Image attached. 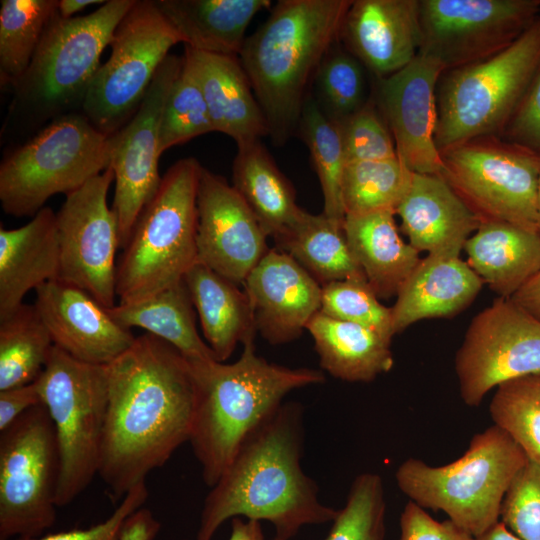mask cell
<instances>
[{
	"instance_id": "cell-1",
	"label": "cell",
	"mask_w": 540,
	"mask_h": 540,
	"mask_svg": "<svg viewBox=\"0 0 540 540\" xmlns=\"http://www.w3.org/2000/svg\"><path fill=\"white\" fill-rule=\"evenodd\" d=\"M106 370L98 476L119 500L189 441L197 384L191 363L149 333L136 337Z\"/></svg>"
},
{
	"instance_id": "cell-2",
	"label": "cell",
	"mask_w": 540,
	"mask_h": 540,
	"mask_svg": "<svg viewBox=\"0 0 540 540\" xmlns=\"http://www.w3.org/2000/svg\"><path fill=\"white\" fill-rule=\"evenodd\" d=\"M303 419L301 404L283 402L247 437L204 500L196 540H212L236 517L272 523L277 540L333 521L338 510L320 501L316 482L301 467Z\"/></svg>"
},
{
	"instance_id": "cell-3",
	"label": "cell",
	"mask_w": 540,
	"mask_h": 540,
	"mask_svg": "<svg viewBox=\"0 0 540 540\" xmlns=\"http://www.w3.org/2000/svg\"><path fill=\"white\" fill-rule=\"evenodd\" d=\"M352 0H280L238 58L275 145L297 132L309 83L339 41Z\"/></svg>"
},
{
	"instance_id": "cell-4",
	"label": "cell",
	"mask_w": 540,
	"mask_h": 540,
	"mask_svg": "<svg viewBox=\"0 0 540 540\" xmlns=\"http://www.w3.org/2000/svg\"><path fill=\"white\" fill-rule=\"evenodd\" d=\"M197 397L189 442L201 466L202 479L214 486L247 437L270 417L295 389L324 382L311 368L268 362L243 344L239 359L191 363Z\"/></svg>"
},
{
	"instance_id": "cell-5",
	"label": "cell",
	"mask_w": 540,
	"mask_h": 540,
	"mask_svg": "<svg viewBox=\"0 0 540 540\" xmlns=\"http://www.w3.org/2000/svg\"><path fill=\"white\" fill-rule=\"evenodd\" d=\"M527 460L521 447L493 424L476 433L455 461L431 466L408 458L397 468L395 479L410 501L444 512L476 538L499 521L504 496Z\"/></svg>"
},
{
	"instance_id": "cell-6",
	"label": "cell",
	"mask_w": 540,
	"mask_h": 540,
	"mask_svg": "<svg viewBox=\"0 0 540 540\" xmlns=\"http://www.w3.org/2000/svg\"><path fill=\"white\" fill-rule=\"evenodd\" d=\"M202 166L175 162L139 215L116 267L117 303L146 298L184 279L197 262V192Z\"/></svg>"
},
{
	"instance_id": "cell-7",
	"label": "cell",
	"mask_w": 540,
	"mask_h": 540,
	"mask_svg": "<svg viewBox=\"0 0 540 540\" xmlns=\"http://www.w3.org/2000/svg\"><path fill=\"white\" fill-rule=\"evenodd\" d=\"M540 65V17L512 45L445 71L437 85L435 143L440 151L504 132Z\"/></svg>"
},
{
	"instance_id": "cell-8",
	"label": "cell",
	"mask_w": 540,
	"mask_h": 540,
	"mask_svg": "<svg viewBox=\"0 0 540 540\" xmlns=\"http://www.w3.org/2000/svg\"><path fill=\"white\" fill-rule=\"evenodd\" d=\"M134 3L108 0L94 12L70 19L56 13L27 71L12 88L13 107L41 120L82 108L101 55Z\"/></svg>"
},
{
	"instance_id": "cell-9",
	"label": "cell",
	"mask_w": 540,
	"mask_h": 540,
	"mask_svg": "<svg viewBox=\"0 0 540 540\" xmlns=\"http://www.w3.org/2000/svg\"><path fill=\"white\" fill-rule=\"evenodd\" d=\"M111 135L83 113L53 119L3 158L0 202L11 216H34L52 196L68 195L109 168Z\"/></svg>"
},
{
	"instance_id": "cell-10",
	"label": "cell",
	"mask_w": 540,
	"mask_h": 540,
	"mask_svg": "<svg viewBox=\"0 0 540 540\" xmlns=\"http://www.w3.org/2000/svg\"><path fill=\"white\" fill-rule=\"evenodd\" d=\"M36 384L55 427L60 458L56 506L64 507L98 475L108 402L107 370L78 361L54 346Z\"/></svg>"
},
{
	"instance_id": "cell-11",
	"label": "cell",
	"mask_w": 540,
	"mask_h": 540,
	"mask_svg": "<svg viewBox=\"0 0 540 540\" xmlns=\"http://www.w3.org/2000/svg\"><path fill=\"white\" fill-rule=\"evenodd\" d=\"M441 176L480 222L537 229L540 154L501 140L475 138L440 151Z\"/></svg>"
},
{
	"instance_id": "cell-12",
	"label": "cell",
	"mask_w": 540,
	"mask_h": 540,
	"mask_svg": "<svg viewBox=\"0 0 540 540\" xmlns=\"http://www.w3.org/2000/svg\"><path fill=\"white\" fill-rule=\"evenodd\" d=\"M178 43H183L180 35L154 0H135L114 32L110 56L90 84L82 113L104 134H115L137 111Z\"/></svg>"
},
{
	"instance_id": "cell-13",
	"label": "cell",
	"mask_w": 540,
	"mask_h": 540,
	"mask_svg": "<svg viewBox=\"0 0 540 540\" xmlns=\"http://www.w3.org/2000/svg\"><path fill=\"white\" fill-rule=\"evenodd\" d=\"M60 458L43 404L0 432V540L43 535L56 520Z\"/></svg>"
},
{
	"instance_id": "cell-14",
	"label": "cell",
	"mask_w": 540,
	"mask_h": 540,
	"mask_svg": "<svg viewBox=\"0 0 540 540\" xmlns=\"http://www.w3.org/2000/svg\"><path fill=\"white\" fill-rule=\"evenodd\" d=\"M540 0H419V53L445 71L486 60L540 17Z\"/></svg>"
},
{
	"instance_id": "cell-15",
	"label": "cell",
	"mask_w": 540,
	"mask_h": 540,
	"mask_svg": "<svg viewBox=\"0 0 540 540\" xmlns=\"http://www.w3.org/2000/svg\"><path fill=\"white\" fill-rule=\"evenodd\" d=\"M455 371L469 407L505 381L540 372V320L511 298H497L471 320Z\"/></svg>"
},
{
	"instance_id": "cell-16",
	"label": "cell",
	"mask_w": 540,
	"mask_h": 540,
	"mask_svg": "<svg viewBox=\"0 0 540 540\" xmlns=\"http://www.w3.org/2000/svg\"><path fill=\"white\" fill-rule=\"evenodd\" d=\"M114 181L111 167L66 195L56 213L58 280L76 286L106 308L116 303L119 225L107 202Z\"/></svg>"
},
{
	"instance_id": "cell-17",
	"label": "cell",
	"mask_w": 540,
	"mask_h": 540,
	"mask_svg": "<svg viewBox=\"0 0 540 540\" xmlns=\"http://www.w3.org/2000/svg\"><path fill=\"white\" fill-rule=\"evenodd\" d=\"M183 65V57L169 55L159 67L139 108L131 119L111 135L110 166L115 190L112 210L119 225L120 248L157 192L160 123L169 90Z\"/></svg>"
},
{
	"instance_id": "cell-18",
	"label": "cell",
	"mask_w": 540,
	"mask_h": 540,
	"mask_svg": "<svg viewBox=\"0 0 540 540\" xmlns=\"http://www.w3.org/2000/svg\"><path fill=\"white\" fill-rule=\"evenodd\" d=\"M266 238L234 187L202 167L197 192V261L243 285L270 249Z\"/></svg>"
},
{
	"instance_id": "cell-19",
	"label": "cell",
	"mask_w": 540,
	"mask_h": 540,
	"mask_svg": "<svg viewBox=\"0 0 540 540\" xmlns=\"http://www.w3.org/2000/svg\"><path fill=\"white\" fill-rule=\"evenodd\" d=\"M444 68L418 54L398 72L377 79L376 104L392 134L397 157L413 173L440 175L435 143L437 85Z\"/></svg>"
},
{
	"instance_id": "cell-20",
	"label": "cell",
	"mask_w": 540,
	"mask_h": 540,
	"mask_svg": "<svg viewBox=\"0 0 540 540\" xmlns=\"http://www.w3.org/2000/svg\"><path fill=\"white\" fill-rule=\"evenodd\" d=\"M35 293L33 304L54 346L78 361L107 366L136 339L108 308L76 286L55 279L38 287Z\"/></svg>"
},
{
	"instance_id": "cell-21",
	"label": "cell",
	"mask_w": 540,
	"mask_h": 540,
	"mask_svg": "<svg viewBox=\"0 0 540 540\" xmlns=\"http://www.w3.org/2000/svg\"><path fill=\"white\" fill-rule=\"evenodd\" d=\"M243 286L256 329L271 344L297 339L321 309L322 285L278 248L269 249Z\"/></svg>"
},
{
	"instance_id": "cell-22",
	"label": "cell",
	"mask_w": 540,
	"mask_h": 540,
	"mask_svg": "<svg viewBox=\"0 0 540 540\" xmlns=\"http://www.w3.org/2000/svg\"><path fill=\"white\" fill-rule=\"evenodd\" d=\"M339 40L376 79L386 78L419 53V0H354Z\"/></svg>"
},
{
	"instance_id": "cell-23",
	"label": "cell",
	"mask_w": 540,
	"mask_h": 540,
	"mask_svg": "<svg viewBox=\"0 0 540 540\" xmlns=\"http://www.w3.org/2000/svg\"><path fill=\"white\" fill-rule=\"evenodd\" d=\"M396 214L409 244L428 255L459 256L481 224L441 175L413 173Z\"/></svg>"
},
{
	"instance_id": "cell-24",
	"label": "cell",
	"mask_w": 540,
	"mask_h": 540,
	"mask_svg": "<svg viewBox=\"0 0 540 540\" xmlns=\"http://www.w3.org/2000/svg\"><path fill=\"white\" fill-rule=\"evenodd\" d=\"M183 57L199 82L215 132L230 136L237 145L269 135L266 118L237 56L184 45Z\"/></svg>"
},
{
	"instance_id": "cell-25",
	"label": "cell",
	"mask_w": 540,
	"mask_h": 540,
	"mask_svg": "<svg viewBox=\"0 0 540 540\" xmlns=\"http://www.w3.org/2000/svg\"><path fill=\"white\" fill-rule=\"evenodd\" d=\"M483 284L459 256L427 255L403 283L390 307L394 334L420 320L457 315L474 301Z\"/></svg>"
},
{
	"instance_id": "cell-26",
	"label": "cell",
	"mask_w": 540,
	"mask_h": 540,
	"mask_svg": "<svg viewBox=\"0 0 540 540\" xmlns=\"http://www.w3.org/2000/svg\"><path fill=\"white\" fill-rule=\"evenodd\" d=\"M56 213L38 211L25 225L0 227V319L23 304L25 295L59 275Z\"/></svg>"
},
{
	"instance_id": "cell-27",
	"label": "cell",
	"mask_w": 540,
	"mask_h": 540,
	"mask_svg": "<svg viewBox=\"0 0 540 540\" xmlns=\"http://www.w3.org/2000/svg\"><path fill=\"white\" fill-rule=\"evenodd\" d=\"M463 250L467 263L499 295L511 298L540 270V234L506 222H482Z\"/></svg>"
},
{
	"instance_id": "cell-28",
	"label": "cell",
	"mask_w": 540,
	"mask_h": 540,
	"mask_svg": "<svg viewBox=\"0 0 540 540\" xmlns=\"http://www.w3.org/2000/svg\"><path fill=\"white\" fill-rule=\"evenodd\" d=\"M184 45L201 52L239 56L253 17L270 0H154Z\"/></svg>"
},
{
	"instance_id": "cell-29",
	"label": "cell",
	"mask_w": 540,
	"mask_h": 540,
	"mask_svg": "<svg viewBox=\"0 0 540 540\" xmlns=\"http://www.w3.org/2000/svg\"><path fill=\"white\" fill-rule=\"evenodd\" d=\"M184 281L217 361H226L238 343L254 341L257 329L245 290L199 261Z\"/></svg>"
},
{
	"instance_id": "cell-30",
	"label": "cell",
	"mask_w": 540,
	"mask_h": 540,
	"mask_svg": "<svg viewBox=\"0 0 540 540\" xmlns=\"http://www.w3.org/2000/svg\"><path fill=\"white\" fill-rule=\"evenodd\" d=\"M394 215L381 211L344 219L351 253L379 298L396 296L421 260L400 237Z\"/></svg>"
},
{
	"instance_id": "cell-31",
	"label": "cell",
	"mask_w": 540,
	"mask_h": 540,
	"mask_svg": "<svg viewBox=\"0 0 540 540\" xmlns=\"http://www.w3.org/2000/svg\"><path fill=\"white\" fill-rule=\"evenodd\" d=\"M320 366L346 382H370L394 365L391 341L363 326L317 313L306 328Z\"/></svg>"
},
{
	"instance_id": "cell-32",
	"label": "cell",
	"mask_w": 540,
	"mask_h": 540,
	"mask_svg": "<svg viewBox=\"0 0 540 540\" xmlns=\"http://www.w3.org/2000/svg\"><path fill=\"white\" fill-rule=\"evenodd\" d=\"M232 182L267 237L279 236L302 211L296 203L291 182L277 167L261 139L237 145Z\"/></svg>"
},
{
	"instance_id": "cell-33",
	"label": "cell",
	"mask_w": 540,
	"mask_h": 540,
	"mask_svg": "<svg viewBox=\"0 0 540 540\" xmlns=\"http://www.w3.org/2000/svg\"><path fill=\"white\" fill-rule=\"evenodd\" d=\"M122 326L139 327L176 348L190 363L216 360L196 328L195 308L184 279L146 298L108 308Z\"/></svg>"
},
{
	"instance_id": "cell-34",
	"label": "cell",
	"mask_w": 540,
	"mask_h": 540,
	"mask_svg": "<svg viewBox=\"0 0 540 540\" xmlns=\"http://www.w3.org/2000/svg\"><path fill=\"white\" fill-rule=\"evenodd\" d=\"M274 240L276 248L290 255L322 286L365 278L349 248L344 221L302 209L294 223Z\"/></svg>"
},
{
	"instance_id": "cell-35",
	"label": "cell",
	"mask_w": 540,
	"mask_h": 540,
	"mask_svg": "<svg viewBox=\"0 0 540 540\" xmlns=\"http://www.w3.org/2000/svg\"><path fill=\"white\" fill-rule=\"evenodd\" d=\"M54 347L34 304L0 319V391L35 382Z\"/></svg>"
},
{
	"instance_id": "cell-36",
	"label": "cell",
	"mask_w": 540,
	"mask_h": 540,
	"mask_svg": "<svg viewBox=\"0 0 540 540\" xmlns=\"http://www.w3.org/2000/svg\"><path fill=\"white\" fill-rule=\"evenodd\" d=\"M59 0H2L0 82L12 89L27 71Z\"/></svg>"
},
{
	"instance_id": "cell-37",
	"label": "cell",
	"mask_w": 540,
	"mask_h": 540,
	"mask_svg": "<svg viewBox=\"0 0 540 540\" xmlns=\"http://www.w3.org/2000/svg\"><path fill=\"white\" fill-rule=\"evenodd\" d=\"M297 132L308 147L323 194V212L344 221L342 180L347 165L340 127L319 109L311 93L305 98Z\"/></svg>"
},
{
	"instance_id": "cell-38",
	"label": "cell",
	"mask_w": 540,
	"mask_h": 540,
	"mask_svg": "<svg viewBox=\"0 0 540 540\" xmlns=\"http://www.w3.org/2000/svg\"><path fill=\"white\" fill-rule=\"evenodd\" d=\"M412 176L413 172L398 157L348 163L342 180L345 216L381 211L396 214Z\"/></svg>"
},
{
	"instance_id": "cell-39",
	"label": "cell",
	"mask_w": 540,
	"mask_h": 540,
	"mask_svg": "<svg viewBox=\"0 0 540 540\" xmlns=\"http://www.w3.org/2000/svg\"><path fill=\"white\" fill-rule=\"evenodd\" d=\"M365 71L340 40L325 54L313 76L311 95L328 119L340 124L367 103Z\"/></svg>"
},
{
	"instance_id": "cell-40",
	"label": "cell",
	"mask_w": 540,
	"mask_h": 540,
	"mask_svg": "<svg viewBox=\"0 0 540 540\" xmlns=\"http://www.w3.org/2000/svg\"><path fill=\"white\" fill-rule=\"evenodd\" d=\"M489 412L529 460L540 463V372L505 381L496 387Z\"/></svg>"
},
{
	"instance_id": "cell-41",
	"label": "cell",
	"mask_w": 540,
	"mask_h": 540,
	"mask_svg": "<svg viewBox=\"0 0 540 540\" xmlns=\"http://www.w3.org/2000/svg\"><path fill=\"white\" fill-rule=\"evenodd\" d=\"M210 132L215 131L201 87L183 57V65L169 90L162 113L160 152Z\"/></svg>"
},
{
	"instance_id": "cell-42",
	"label": "cell",
	"mask_w": 540,
	"mask_h": 540,
	"mask_svg": "<svg viewBox=\"0 0 540 540\" xmlns=\"http://www.w3.org/2000/svg\"><path fill=\"white\" fill-rule=\"evenodd\" d=\"M385 517L382 478L373 472L361 473L353 480L325 540H385Z\"/></svg>"
},
{
	"instance_id": "cell-43",
	"label": "cell",
	"mask_w": 540,
	"mask_h": 540,
	"mask_svg": "<svg viewBox=\"0 0 540 540\" xmlns=\"http://www.w3.org/2000/svg\"><path fill=\"white\" fill-rule=\"evenodd\" d=\"M320 312L371 329L389 341L395 335L391 309L380 303L365 278H350L323 285Z\"/></svg>"
},
{
	"instance_id": "cell-44",
	"label": "cell",
	"mask_w": 540,
	"mask_h": 540,
	"mask_svg": "<svg viewBox=\"0 0 540 540\" xmlns=\"http://www.w3.org/2000/svg\"><path fill=\"white\" fill-rule=\"evenodd\" d=\"M338 125L347 164L397 158L392 134L374 98Z\"/></svg>"
},
{
	"instance_id": "cell-45",
	"label": "cell",
	"mask_w": 540,
	"mask_h": 540,
	"mask_svg": "<svg viewBox=\"0 0 540 540\" xmlns=\"http://www.w3.org/2000/svg\"><path fill=\"white\" fill-rule=\"evenodd\" d=\"M500 521L523 540H540V463L527 460L511 482Z\"/></svg>"
},
{
	"instance_id": "cell-46",
	"label": "cell",
	"mask_w": 540,
	"mask_h": 540,
	"mask_svg": "<svg viewBox=\"0 0 540 540\" xmlns=\"http://www.w3.org/2000/svg\"><path fill=\"white\" fill-rule=\"evenodd\" d=\"M149 496L146 482L134 486L112 514L104 521L87 528H75L31 538L14 540H119L126 518L143 506Z\"/></svg>"
},
{
	"instance_id": "cell-47",
	"label": "cell",
	"mask_w": 540,
	"mask_h": 540,
	"mask_svg": "<svg viewBox=\"0 0 540 540\" xmlns=\"http://www.w3.org/2000/svg\"><path fill=\"white\" fill-rule=\"evenodd\" d=\"M503 134L508 141L540 154V65Z\"/></svg>"
},
{
	"instance_id": "cell-48",
	"label": "cell",
	"mask_w": 540,
	"mask_h": 540,
	"mask_svg": "<svg viewBox=\"0 0 540 540\" xmlns=\"http://www.w3.org/2000/svg\"><path fill=\"white\" fill-rule=\"evenodd\" d=\"M399 526L400 540H475L451 520L437 521L410 500L402 510Z\"/></svg>"
},
{
	"instance_id": "cell-49",
	"label": "cell",
	"mask_w": 540,
	"mask_h": 540,
	"mask_svg": "<svg viewBox=\"0 0 540 540\" xmlns=\"http://www.w3.org/2000/svg\"><path fill=\"white\" fill-rule=\"evenodd\" d=\"M42 404L36 381L0 391V432L33 406Z\"/></svg>"
},
{
	"instance_id": "cell-50",
	"label": "cell",
	"mask_w": 540,
	"mask_h": 540,
	"mask_svg": "<svg viewBox=\"0 0 540 540\" xmlns=\"http://www.w3.org/2000/svg\"><path fill=\"white\" fill-rule=\"evenodd\" d=\"M160 529L151 510L142 506L126 518L119 540H154Z\"/></svg>"
},
{
	"instance_id": "cell-51",
	"label": "cell",
	"mask_w": 540,
	"mask_h": 540,
	"mask_svg": "<svg viewBox=\"0 0 540 540\" xmlns=\"http://www.w3.org/2000/svg\"><path fill=\"white\" fill-rule=\"evenodd\" d=\"M511 299L540 320V270Z\"/></svg>"
},
{
	"instance_id": "cell-52",
	"label": "cell",
	"mask_w": 540,
	"mask_h": 540,
	"mask_svg": "<svg viewBox=\"0 0 540 540\" xmlns=\"http://www.w3.org/2000/svg\"><path fill=\"white\" fill-rule=\"evenodd\" d=\"M231 520V534L228 540H265L259 521H244L241 517Z\"/></svg>"
},
{
	"instance_id": "cell-53",
	"label": "cell",
	"mask_w": 540,
	"mask_h": 540,
	"mask_svg": "<svg viewBox=\"0 0 540 540\" xmlns=\"http://www.w3.org/2000/svg\"><path fill=\"white\" fill-rule=\"evenodd\" d=\"M105 1L102 0H59L57 7V14L63 19L73 18V15L81 12L90 5L100 4Z\"/></svg>"
},
{
	"instance_id": "cell-54",
	"label": "cell",
	"mask_w": 540,
	"mask_h": 540,
	"mask_svg": "<svg viewBox=\"0 0 540 540\" xmlns=\"http://www.w3.org/2000/svg\"><path fill=\"white\" fill-rule=\"evenodd\" d=\"M475 540H523L512 533L500 520Z\"/></svg>"
},
{
	"instance_id": "cell-55",
	"label": "cell",
	"mask_w": 540,
	"mask_h": 540,
	"mask_svg": "<svg viewBox=\"0 0 540 540\" xmlns=\"http://www.w3.org/2000/svg\"><path fill=\"white\" fill-rule=\"evenodd\" d=\"M537 229L540 234V178H539L538 195H537Z\"/></svg>"
}]
</instances>
